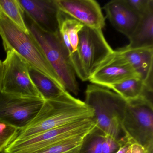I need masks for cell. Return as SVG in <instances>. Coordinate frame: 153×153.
Masks as SVG:
<instances>
[{
    "label": "cell",
    "mask_w": 153,
    "mask_h": 153,
    "mask_svg": "<svg viewBox=\"0 0 153 153\" xmlns=\"http://www.w3.org/2000/svg\"><path fill=\"white\" fill-rule=\"evenodd\" d=\"M134 77H140L116 50L98 66L88 80L92 84L108 88L113 85Z\"/></svg>",
    "instance_id": "10"
},
{
    "label": "cell",
    "mask_w": 153,
    "mask_h": 153,
    "mask_svg": "<svg viewBox=\"0 0 153 153\" xmlns=\"http://www.w3.org/2000/svg\"><path fill=\"white\" fill-rule=\"evenodd\" d=\"M102 153H115L121 146L120 144L109 137L104 136Z\"/></svg>",
    "instance_id": "23"
},
{
    "label": "cell",
    "mask_w": 153,
    "mask_h": 153,
    "mask_svg": "<svg viewBox=\"0 0 153 153\" xmlns=\"http://www.w3.org/2000/svg\"><path fill=\"white\" fill-rule=\"evenodd\" d=\"M96 129L94 118L84 119L46 131L28 138L13 141L2 153H34L62 140L87 137Z\"/></svg>",
    "instance_id": "7"
},
{
    "label": "cell",
    "mask_w": 153,
    "mask_h": 153,
    "mask_svg": "<svg viewBox=\"0 0 153 153\" xmlns=\"http://www.w3.org/2000/svg\"><path fill=\"white\" fill-rule=\"evenodd\" d=\"M24 19L29 33L36 40L62 85L68 92L78 95L79 89L76 73L59 33H48L41 29L24 12Z\"/></svg>",
    "instance_id": "4"
},
{
    "label": "cell",
    "mask_w": 153,
    "mask_h": 153,
    "mask_svg": "<svg viewBox=\"0 0 153 153\" xmlns=\"http://www.w3.org/2000/svg\"><path fill=\"white\" fill-rule=\"evenodd\" d=\"M93 118V110L85 102L68 92L57 99L45 100L34 119L25 128L19 130L14 140L25 139L54 128Z\"/></svg>",
    "instance_id": "1"
},
{
    "label": "cell",
    "mask_w": 153,
    "mask_h": 153,
    "mask_svg": "<svg viewBox=\"0 0 153 153\" xmlns=\"http://www.w3.org/2000/svg\"><path fill=\"white\" fill-rule=\"evenodd\" d=\"M81 149H77V150H74V151L67 153H81Z\"/></svg>",
    "instance_id": "28"
},
{
    "label": "cell",
    "mask_w": 153,
    "mask_h": 153,
    "mask_svg": "<svg viewBox=\"0 0 153 153\" xmlns=\"http://www.w3.org/2000/svg\"><path fill=\"white\" fill-rule=\"evenodd\" d=\"M113 52L102 30L84 26L79 33L77 50L70 59L76 75L83 81L89 80L98 66Z\"/></svg>",
    "instance_id": "6"
},
{
    "label": "cell",
    "mask_w": 153,
    "mask_h": 153,
    "mask_svg": "<svg viewBox=\"0 0 153 153\" xmlns=\"http://www.w3.org/2000/svg\"><path fill=\"white\" fill-rule=\"evenodd\" d=\"M2 73H3V64H2V62L0 60V92L1 91V89Z\"/></svg>",
    "instance_id": "27"
},
{
    "label": "cell",
    "mask_w": 153,
    "mask_h": 153,
    "mask_svg": "<svg viewBox=\"0 0 153 153\" xmlns=\"http://www.w3.org/2000/svg\"><path fill=\"white\" fill-rule=\"evenodd\" d=\"M59 20V33L71 59L77 50L79 33L84 25L61 11Z\"/></svg>",
    "instance_id": "16"
},
{
    "label": "cell",
    "mask_w": 153,
    "mask_h": 153,
    "mask_svg": "<svg viewBox=\"0 0 153 153\" xmlns=\"http://www.w3.org/2000/svg\"><path fill=\"white\" fill-rule=\"evenodd\" d=\"M121 128L126 142L153 153V105L149 95L126 101Z\"/></svg>",
    "instance_id": "5"
},
{
    "label": "cell",
    "mask_w": 153,
    "mask_h": 153,
    "mask_svg": "<svg viewBox=\"0 0 153 153\" xmlns=\"http://www.w3.org/2000/svg\"><path fill=\"white\" fill-rule=\"evenodd\" d=\"M0 36L6 52H15L29 66L41 71L64 88L41 46L32 35L29 32L25 33L1 12Z\"/></svg>",
    "instance_id": "3"
},
{
    "label": "cell",
    "mask_w": 153,
    "mask_h": 153,
    "mask_svg": "<svg viewBox=\"0 0 153 153\" xmlns=\"http://www.w3.org/2000/svg\"><path fill=\"white\" fill-rule=\"evenodd\" d=\"M129 144L127 142L122 144L115 153H127Z\"/></svg>",
    "instance_id": "26"
},
{
    "label": "cell",
    "mask_w": 153,
    "mask_h": 153,
    "mask_svg": "<svg viewBox=\"0 0 153 153\" xmlns=\"http://www.w3.org/2000/svg\"><path fill=\"white\" fill-rule=\"evenodd\" d=\"M108 88L112 90L126 101L133 100L142 96L149 95L153 93V91L147 88L144 81L139 77L128 79Z\"/></svg>",
    "instance_id": "18"
},
{
    "label": "cell",
    "mask_w": 153,
    "mask_h": 153,
    "mask_svg": "<svg viewBox=\"0 0 153 153\" xmlns=\"http://www.w3.org/2000/svg\"><path fill=\"white\" fill-rule=\"evenodd\" d=\"M2 64L1 91L17 96L42 98L31 80L28 64L19 55L13 51L7 52Z\"/></svg>",
    "instance_id": "8"
},
{
    "label": "cell",
    "mask_w": 153,
    "mask_h": 153,
    "mask_svg": "<svg viewBox=\"0 0 153 153\" xmlns=\"http://www.w3.org/2000/svg\"><path fill=\"white\" fill-rule=\"evenodd\" d=\"M44 102L42 98L17 96L1 91L0 121L22 129L34 119Z\"/></svg>",
    "instance_id": "9"
},
{
    "label": "cell",
    "mask_w": 153,
    "mask_h": 153,
    "mask_svg": "<svg viewBox=\"0 0 153 153\" xmlns=\"http://www.w3.org/2000/svg\"><path fill=\"white\" fill-rule=\"evenodd\" d=\"M130 49L153 47V5L140 16L139 22L128 38Z\"/></svg>",
    "instance_id": "15"
},
{
    "label": "cell",
    "mask_w": 153,
    "mask_h": 153,
    "mask_svg": "<svg viewBox=\"0 0 153 153\" xmlns=\"http://www.w3.org/2000/svg\"><path fill=\"white\" fill-rule=\"evenodd\" d=\"M60 11L85 26L102 30L105 19L100 5L94 0H55Z\"/></svg>",
    "instance_id": "11"
},
{
    "label": "cell",
    "mask_w": 153,
    "mask_h": 153,
    "mask_svg": "<svg viewBox=\"0 0 153 153\" xmlns=\"http://www.w3.org/2000/svg\"><path fill=\"white\" fill-rule=\"evenodd\" d=\"M116 51L153 91V47L130 49L125 46Z\"/></svg>",
    "instance_id": "14"
},
{
    "label": "cell",
    "mask_w": 153,
    "mask_h": 153,
    "mask_svg": "<svg viewBox=\"0 0 153 153\" xmlns=\"http://www.w3.org/2000/svg\"><path fill=\"white\" fill-rule=\"evenodd\" d=\"M103 9L114 28L129 38L136 29L140 16L131 9L124 0H113L106 3Z\"/></svg>",
    "instance_id": "13"
},
{
    "label": "cell",
    "mask_w": 153,
    "mask_h": 153,
    "mask_svg": "<svg viewBox=\"0 0 153 153\" xmlns=\"http://www.w3.org/2000/svg\"><path fill=\"white\" fill-rule=\"evenodd\" d=\"M19 130L17 128L0 121V153L16 139Z\"/></svg>",
    "instance_id": "21"
},
{
    "label": "cell",
    "mask_w": 153,
    "mask_h": 153,
    "mask_svg": "<svg viewBox=\"0 0 153 153\" xmlns=\"http://www.w3.org/2000/svg\"><path fill=\"white\" fill-rule=\"evenodd\" d=\"M25 13L41 29L59 32V10L55 0H18Z\"/></svg>",
    "instance_id": "12"
},
{
    "label": "cell",
    "mask_w": 153,
    "mask_h": 153,
    "mask_svg": "<svg viewBox=\"0 0 153 153\" xmlns=\"http://www.w3.org/2000/svg\"><path fill=\"white\" fill-rule=\"evenodd\" d=\"M31 80L44 100L57 99L68 92L50 77L28 65Z\"/></svg>",
    "instance_id": "17"
},
{
    "label": "cell",
    "mask_w": 153,
    "mask_h": 153,
    "mask_svg": "<svg viewBox=\"0 0 153 153\" xmlns=\"http://www.w3.org/2000/svg\"><path fill=\"white\" fill-rule=\"evenodd\" d=\"M129 7L141 16L153 5V0H124Z\"/></svg>",
    "instance_id": "22"
},
{
    "label": "cell",
    "mask_w": 153,
    "mask_h": 153,
    "mask_svg": "<svg viewBox=\"0 0 153 153\" xmlns=\"http://www.w3.org/2000/svg\"><path fill=\"white\" fill-rule=\"evenodd\" d=\"M87 137H77L57 142L34 153H67L82 148Z\"/></svg>",
    "instance_id": "20"
},
{
    "label": "cell",
    "mask_w": 153,
    "mask_h": 153,
    "mask_svg": "<svg viewBox=\"0 0 153 153\" xmlns=\"http://www.w3.org/2000/svg\"><path fill=\"white\" fill-rule=\"evenodd\" d=\"M0 12L25 33H29L24 19V11L18 0H0Z\"/></svg>",
    "instance_id": "19"
},
{
    "label": "cell",
    "mask_w": 153,
    "mask_h": 153,
    "mask_svg": "<svg viewBox=\"0 0 153 153\" xmlns=\"http://www.w3.org/2000/svg\"><path fill=\"white\" fill-rule=\"evenodd\" d=\"M127 153H151L147 151L143 147L136 143H131L129 145Z\"/></svg>",
    "instance_id": "25"
},
{
    "label": "cell",
    "mask_w": 153,
    "mask_h": 153,
    "mask_svg": "<svg viewBox=\"0 0 153 153\" xmlns=\"http://www.w3.org/2000/svg\"><path fill=\"white\" fill-rule=\"evenodd\" d=\"M85 102L94 112L96 130L119 142L125 143L121 122L126 101L115 92L91 84L86 89Z\"/></svg>",
    "instance_id": "2"
},
{
    "label": "cell",
    "mask_w": 153,
    "mask_h": 153,
    "mask_svg": "<svg viewBox=\"0 0 153 153\" xmlns=\"http://www.w3.org/2000/svg\"><path fill=\"white\" fill-rule=\"evenodd\" d=\"M103 135L98 134L90 142L86 150V153H102Z\"/></svg>",
    "instance_id": "24"
}]
</instances>
